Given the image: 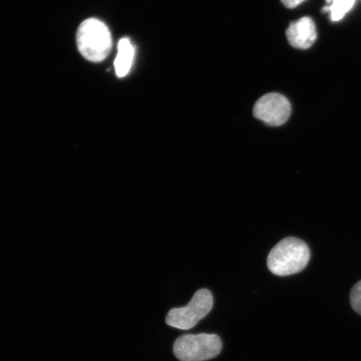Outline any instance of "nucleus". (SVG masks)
<instances>
[{"label": "nucleus", "instance_id": "8", "mask_svg": "<svg viewBox=\"0 0 361 361\" xmlns=\"http://www.w3.org/2000/svg\"><path fill=\"white\" fill-rule=\"evenodd\" d=\"M329 6L323 8V12H331L332 21H338L353 8L355 0H326Z\"/></svg>", "mask_w": 361, "mask_h": 361}, {"label": "nucleus", "instance_id": "2", "mask_svg": "<svg viewBox=\"0 0 361 361\" xmlns=\"http://www.w3.org/2000/svg\"><path fill=\"white\" fill-rule=\"evenodd\" d=\"M76 43L80 53L90 62H102L110 55L112 37L109 29L102 20L90 18L81 23Z\"/></svg>", "mask_w": 361, "mask_h": 361}, {"label": "nucleus", "instance_id": "7", "mask_svg": "<svg viewBox=\"0 0 361 361\" xmlns=\"http://www.w3.org/2000/svg\"><path fill=\"white\" fill-rule=\"evenodd\" d=\"M135 48L130 39L123 38L118 43V52L114 62L116 74L123 78L128 75L133 64Z\"/></svg>", "mask_w": 361, "mask_h": 361}, {"label": "nucleus", "instance_id": "6", "mask_svg": "<svg viewBox=\"0 0 361 361\" xmlns=\"http://www.w3.org/2000/svg\"><path fill=\"white\" fill-rule=\"evenodd\" d=\"M286 35L293 47L301 49L312 47L317 38L314 23L310 17L292 22L286 30Z\"/></svg>", "mask_w": 361, "mask_h": 361}, {"label": "nucleus", "instance_id": "3", "mask_svg": "<svg viewBox=\"0 0 361 361\" xmlns=\"http://www.w3.org/2000/svg\"><path fill=\"white\" fill-rule=\"evenodd\" d=\"M222 347V341L214 334H197L179 337L173 352L180 361H204L216 357Z\"/></svg>", "mask_w": 361, "mask_h": 361}, {"label": "nucleus", "instance_id": "10", "mask_svg": "<svg viewBox=\"0 0 361 361\" xmlns=\"http://www.w3.org/2000/svg\"><path fill=\"white\" fill-rule=\"evenodd\" d=\"M305 1V0H281L283 6L288 8H293L299 6L300 4Z\"/></svg>", "mask_w": 361, "mask_h": 361}, {"label": "nucleus", "instance_id": "9", "mask_svg": "<svg viewBox=\"0 0 361 361\" xmlns=\"http://www.w3.org/2000/svg\"><path fill=\"white\" fill-rule=\"evenodd\" d=\"M350 300L352 308L361 315V281L352 288Z\"/></svg>", "mask_w": 361, "mask_h": 361}, {"label": "nucleus", "instance_id": "4", "mask_svg": "<svg viewBox=\"0 0 361 361\" xmlns=\"http://www.w3.org/2000/svg\"><path fill=\"white\" fill-rule=\"evenodd\" d=\"M213 306V295L209 290L202 288L196 292L188 305L171 310L166 323L183 331L190 329L211 312Z\"/></svg>", "mask_w": 361, "mask_h": 361}, {"label": "nucleus", "instance_id": "1", "mask_svg": "<svg viewBox=\"0 0 361 361\" xmlns=\"http://www.w3.org/2000/svg\"><path fill=\"white\" fill-rule=\"evenodd\" d=\"M310 259L308 245L301 239L290 237L283 239L270 251L268 268L278 276H288L304 270Z\"/></svg>", "mask_w": 361, "mask_h": 361}, {"label": "nucleus", "instance_id": "5", "mask_svg": "<svg viewBox=\"0 0 361 361\" xmlns=\"http://www.w3.org/2000/svg\"><path fill=\"white\" fill-rule=\"evenodd\" d=\"M291 114L288 99L279 93H269L262 97L254 107V116L271 126L286 123Z\"/></svg>", "mask_w": 361, "mask_h": 361}]
</instances>
